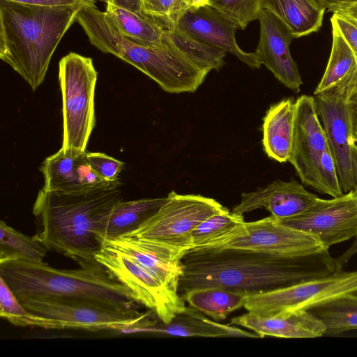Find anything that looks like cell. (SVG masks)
Masks as SVG:
<instances>
[{"label": "cell", "mask_w": 357, "mask_h": 357, "mask_svg": "<svg viewBox=\"0 0 357 357\" xmlns=\"http://www.w3.org/2000/svg\"><path fill=\"white\" fill-rule=\"evenodd\" d=\"M245 222L243 215L230 211L228 208L213 214L193 230L192 250L189 252L226 242L239 232Z\"/></svg>", "instance_id": "4316f807"}, {"label": "cell", "mask_w": 357, "mask_h": 357, "mask_svg": "<svg viewBox=\"0 0 357 357\" xmlns=\"http://www.w3.org/2000/svg\"><path fill=\"white\" fill-rule=\"evenodd\" d=\"M86 159L96 173L105 181H119L124 163L100 152H86Z\"/></svg>", "instance_id": "d590c367"}, {"label": "cell", "mask_w": 357, "mask_h": 357, "mask_svg": "<svg viewBox=\"0 0 357 357\" xmlns=\"http://www.w3.org/2000/svg\"><path fill=\"white\" fill-rule=\"evenodd\" d=\"M84 7L0 0V59L36 91L58 45Z\"/></svg>", "instance_id": "3957f363"}, {"label": "cell", "mask_w": 357, "mask_h": 357, "mask_svg": "<svg viewBox=\"0 0 357 357\" xmlns=\"http://www.w3.org/2000/svg\"><path fill=\"white\" fill-rule=\"evenodd\" d=\"M295 112L296 100L287 98L271 105L263 118L264 150L270 158L279 162L289 161Z\"/></svg>", "instance_id": "ffe728a7"}, {"label": "cell", "mask_w": 357, "mask_h": 357, "mask_svg": "<svg viewBox=\"0 0 357 357\" xmlns=\"http://www.w3.org/2000/svg\"><path fill=\"white\" fill-rule=\"evenodd\" d=\"M177 27L199 40L234 54L252 68L259 69L261 66L255 52H246L238 45L235 33L238 26L211 5L188 9Z\"/></svg>", "instance_id": "2e32d148"}, {"label": "cell", "mask_w": 357, "mask_h": 357, "mask_svg": "<svg viewBox=\"0 0 357 357\" xmlns=\"http://www.w3.org/2000/svg\"><path fill=\"white\" fill-rule=\"evenodd\" d=\"M329 12L340 13L357 22V2L333 8Z\"/></svg>", "instance_id": "b9f144b4"}, {"label": "cell", "mask_w": 357, "mask_h": 357, "mask_svg": "<svg viewBox=\"0 0 357 357\" xmlns=\"http://www.w3.org/2000/svg\"><path fill=\"white\" fill-rule=\"evenodd\" d=\"M248 293L221 287H202L183 292L182 298L190 306L219 321L243 307Z\"/></svg>", "instance_id": "484cf974"}, {"label": "cell", "mask_w": 357, "mask_h": 357, "mask_svg": "<svg viewBox=\"0 0 357 357\" xmlns=\"http://www.w3.org/2000/svg\"><path fill=\"white\" fill-rule=\"evenodd\" d=\"M332 36V47L327 66L314 94L338 85L357 71V59L353 50L333 27Z\"/></svg>", "instance_id": "f1b7e54d"}, {"label": "cell", "mask_w": 357, "mask_h": 357, "mask_svg": "<svg viewBox=\"0 0 357 357\" xmlns=\"http://www.w3.org/2000/svg\"><path fill=\"white\" fill-rule=\"evenodd\" d=\"M226 208L213 198L172 191L155 214L126 235L146 240L172 260L182 262L192 250L193 230L208 217Z\"/></svg>", "instance_id": "52a82bcc"}, {"label": "cell", "mask_w": 357, "mask_h": 357, "mask_svg": "<svg viewBox=\"0 0 357 357\" xmlns=\"http://www.w3.org/2000/svg\"><path fill=\"white\" fill-rule=\"evenodd\" d=\"M287 227L312 235L326 250L357 237V190L330 199H319L303 212L276 219Z\"/></svg>", "instance_id": "7c38bea8"}, {"label": "cell", "mask_w": 357, "mask_h": 357, "mask_svg": "<svg viewBox=\"0 0 357 357\" xmlns=\"http://www.w3.org/2000/svg\"><path fill=\"white\" fill-rule=\"evenodd\" d=\"M351 95L357 96V71L354 76Z\"/></svg>", "instance_id": "bcb514c9"}, {"label": "cell", "mask_w": 357, "mask_h": 357, "mask_svg": "<svg viewBox=\"0 0 357 357\" xmlns=\"http://www.w3.org/2000/svg\"><path fill=\"white\" fill-rule=\"evenodd\" d=\"M121 183L89 191L63 193L41 188L33 206V236L50 251L77 262L80 267L99 264L95 255L102 246L98 237L104 220L123 201Z\"/></svg>", "instance_id": "7a4b0ae2"}, {"label": "cell", "mask_w": 357, "mask_h": 357, "mask_svg": "<svg viewBox=\"0 0 357 357\" xmlns=\"http://www.w3.org/2000/svg\"><path fill=\"white\" fill-rule=\"evenodd\" d=\"M350 159L352 188L357 190V144L356 143L351 145Z\"/></svg>", "instance_id": "7bdbcfd3"}, {"label": "cell", "mask_w": 357, "mask_h": 357, "mask_svg": "<svg viewBox=\"0 0 357 357\" xmlns=\"http://www.w3.org/2000/svg\"><path fill=\"white\" fill-rule=\"evenodd\" d=\"M167 199L146 198L117 203L107 215L100 229V240H113L138 229L155 214Z\"/></svg>", "instance_id": "7402d4cb"}, {"label": "cell", "mask_w": 357, "mask_h": 357, "mask_svg": "<svg viewBox=\"0 0 357 357\" xmlns=\"http://www.w3.org/2000/svg\"><path fill=\"white\" fill-rule=\"evenodd\" d=\"M178 290L221 287L255 292L330 275L340 268L328 250L297 257L225 250L190 252L183 260Z\"/></svg>", "instance_id": "6da1fadb"}, {"label": "cell", "mask_w": 357, "mask_h": 357, "mask_svg": "<svg viewBox=\"0 0 357 357\" xmlns=\"http://www.w3.org/2000/svg\"><path fill=\"white\" fill-rule=\"evenodd\" d=\"M138 332L164 333L181 337H259L256 333L229 324H219L206 318L196 308L189 306L177 314L168 324L139 327Z\"/></svg>", "instance_id": "44dd1931"}, {"label": "cell", "mask_w": 357, "mask_h": 357, "mask_svg": "<svg viewBox=\"0 0 357 357\" xmlns=\"http://www.w3.org/2000/svg\"><path fill=\"white\" fill-rule=\"evenodd\" d=\"M313 189L332 197H337L344 194L335 162L328 145L321 155Z\"/></svg>", "instance_id": "836d02e7"}, {"label": "cell", "mask_w": 357, "mask_h": 357, "mask_svg": "<svg viewBox=\"0 0 357 357\" xmlns=\"http://www.w3.org/2000/svg\"><path fill=\"white\" fill-rule=\"evenodd\" d=\"M348 108L350 116L351 135L357 143V96L349 95L348 99Z\"/></svg>", "instance_id": "f35d334b"}, {"label": "cell", "mask_w": 357, "mask_h": 357, "mask_svg": "<svg viewBox=\"0 0 357 357\" xmlns=\"http://www.w3.org/2000/svg\"><path fill=\"white\" fill-rule=\"evenodd\" d=\"M263 9L281 20L296 38L321 28L326 8L320 0H264Z\"/></svg>", "instance_id": "603a6c76"}, {"label": "cell", "mask_w": 357, "mask_h": 357, "mask_svg": "<svg viewBox=\"0 0 357 357\" xmlns=\"http://www.w3.org/2000/svg\"><path fill=\"white\" fill-rule=\"evenodd\" d=\"M331 22L332 27L342 35L357 59V22L337 13H333Z\"/></svg>", "instance_id": "8d00e7d4"}, {"label": "cell", "mask_w": 357, "mask_h": 357, "mask_svg": "<svg viewBox=\"0 0 357 357\" xmlns=\"http://www.w3.org/2000/svg\"><path fill=\"white\" fill-rule=\"evenodd\" d=\"M357 295V271L342 268L321 278L269 290L248 292L243 307L260 317L309 308L346 295Z\"/></svg>", "instance_id": "9c48e42d"}, {"label": "cell", "mask_w": 357, "mask_h": 357, "mask_svg": "<svg viewBox=\"0 0 357 357\" xmlns=\"http://www.w3.org/2000/svg\"><path fill=\"white\" fill-rule=\"evenodd\" d=\"M323 250L326 249L315 236L283 225L270 215L245 222L240 231L223 243L190 252L231 250L289 258Z\"/></svg>", "instance_id": "30bf717a"}, {"label": "cell", "mask_w": 357, "mask_h": 357, "mask_svg": "<svg viewBox=\"0 0 357 357\" xmlns=\"http://www.w3.org/2000/svg\"></svg>", "instance_id": "681fc988"}, {"label": "cell", "mask_w": 357, "mask_h": 357, "mask_svg": "<svg viewBox=\"0 0 357 357\" xmlns=\"http://www.w3.org/2000/svg\"><path fill=\"white\" fill-rule=\"evenodd\" d=\"M188 8H197L210 5L209 0H184Z\"/></svg>", "instance_id": "f6af8a7d"}, {"label": "cell", "mask_w": 357, "mask_h": 357, "mask_svg": "<svg viewBox=\"0 0 357 357\" xmlns=\"http://www.w3.org/2000/svg\"><path fill=\"white\" fill-rule=\"evenodd\" d=\"M82 153L74 150L64 151L61 148L47 157L40 167L44 178L42 188L63 193L84 192L77 172V163Z\"/></svg>", "instance_id": "d4e9b609"}, {"label": "cell", "mask_w": 357, "mask_h": 357, "mask_svg": "<svg viewBox=\"0 0 357 357\" xmlns=\"http://www.w3.org/2000/svg\"><path fill=\"white\" fill-rule=\"evenodd\" d=\"M258 20L260 38L255 52L264 65L284 86L298 93L303 84L297 64L291 57L289 46L295 38L290 29L277 16L263 9Z\"/></svg>", "instance_id": "9a60e30c"}, {"label": "cell", "mask_w": 357, "mask_h": 357, "mask_svg": "<svg viewBox=\"0 0 357 357\" xmlns=\"http://www.w3.org/2000/svg\"><path fill=\"white\" fill-rule=\"evenodd\" d=\"M326 6V10H329L333 8L356 3L357 0H320Z\"/></svg>", "instance_id": "ee69618b"}, {"label": "cell", "mask_w": 357, "mask_h": 357, "mask_svg": "<svg viewBox=\"0 0 357 357\" xmlns=\"http://www.w3.org/2000/svg\"><path fill=\"white\" fill-rule=\"evenodd\" d=\"M354 74L338 85L314 94V97L344 193L353 189L350 151L355 142L351 135L348 99Z\"/></svg>", "instance_id": "4fadbf2b"}, {"label": "cell", "mask_w": 357, "mask_h": 357, "mask_svg": "<svg viewBox=\"0 0 357 357\" xmlns=\"http://www.w3.org/2000/svg\"><path fill=\"white\" fill-rule=\"evenodd\" d=\"M143 12L165 30H172L188 8L184 0H142Z\"/></svg>", "instance_id": "d6a6232c"}, {"label": "cell", "mask_w": 357, "mask_h": 357, "mask_svg": "<svg viewBox=\"0 0 357 357\" xmlns=\"http://www.w3.org/2000/svg\"><path fill=\"white\" fill-rule=\"evenodd\" d=\"M112 4L135 13H144L142 0H113Z\"/></svg>", "instance_id": "ab89813d"}, {"label": "cell", "mask_w": 357, "mask_h": 357, "mask_svg": "<svg viewBox=\"0 0 357 357\" xmlns=\"http://www.w3.org/2000/svg\"><path fill=\"white\" fill-rule=\"evenodd\" d=\"M0 277L19 301L49 297L99 302L136 309L131 291L100 264L59 269L43 262L12 259L0 262Z\"/></svg>", "instance_id": "277c9868"}, {"label": "cell", "mask_w": 357, "mask_h": 357, "mask_svg": "<svg viewBox=\"0 0 357 357\" xmlns=\"http://www.w3.org/2000/svg\"><path fill=\"white\" fill-rule=\"evenodd\" d=\"M107 4H112L113 0H106Z\"/></svg>", "instance_id": "c3c4849f"}, {"label": "cell", "mask_w": 357, "mask_h": 357, "mask_svg": "<svg viewBox=\"0 0 357 357\" xmlns=\"http://www.w3.org/2000/svg\"><path fill=\"white\" fill-rule=\"evenodd\" d=\"M29 312L25 326L89 331H123L155 324L149 313L85 300L31 297L20 301Z\"/></svg>", "instance_id": "8992f818"}, {"label": "cell", "mask_w": 357, "mask_h": 357, "mask_svg": "<svg viewBox=\"0 0 357 357\" xmlns=\"http://www.w3.org/2000/svg\"><path fill=\"white\" fill-rule=\"evenodd\" d=\"M319 199L294 178L289 181L275 180L264 188L242 193L241 202L231 211L243 215L264 208L275 219H284L303 212Z\"/></svg>", "instance_id": "e0dca14e"}, {"label": "cell", "mask_w": 357, "mask_h": 357, "mask_svg": "<svg viewBox=\"0 0 357 357\" xmlns=\"http://www.w3.org/2000/svg\"><path fill=\"white\" fill-rule=\"evenodd\" d=\"M96 71L91 58L70 52L59 63V83L62 96L61 149L85 151L96 126Z\"/></svg>", "instance_id": "ba28073f"}, {"label": "cell", "mask_w": 357, "mask_h": 357, "mask_svg": "<svg viewBox=\"0 0 357 357\" xmlns=\"http://www.w3.org/2000/svg\"><path fill=\"white\" fill-rule=\"evenodd\" d=\"M47 251L34 236H26L0 222V262L12 259L43 262Z\"/></svg>", "instance_id": "4dcf8cb0"}, {"label": "cell", "mask_w": 357, "mask_h": 357, "mask_svg": "<svg viewBox=\"0 0 357 357\" xmlns=\"http://www.w3.org/2000/svg\"><path fill=\"white\" fill-rule=\"evenodd\" d=\"M16 2L42 6H67L82 5L84 7H91L86 0H10Z\"/></svg>", "instance_id": "74e56055"}, {"label": "cell", "mask_w": 357, "mask_h": 357, "mask_svg": "<svg viewBox=\"0 0 357 357\" xmlns=\"http://www.w3.org/2000/svg\"><path fill=\"white\" fill-rule=\"evenodd\" d=\"M89 2V3L91 4V7H96V1L97 0H86Z\"/></svg>", "instance_id": "7dc6e473"}, {"label": "cell", "mask_w": 357, "mask_h": 357, "mask_svg": "<svg viewBox=\"0 0 357 357\" xmlns=\"http://www.w3.org/2000/svg\"><path fill=\"white\" fill-rule=\"evenodd\" d=\"M357 254V237L354 238V241L351 245L344 251L340 255L335 258L336 263L340 268H342L344 265L348 263V261Z\"/></svg>", "instance_id": "60d3db41"}, {"label": "cell", "mask_w": 357, "mask_h": 357, "mask_svg": "<svg viewBox=\"0 0 357 357\" xmlns=\"http://www.w3.org/2000/svg\"><path fill=\"white\" fill-rule=\"evenodd\" d=\"M164 43L162 47L138 43L122 35L113 25L108 24L98 36L97 47L133 66L165 92L196 91L209 71L196 64L165 36Z\"/></svg>", "instance_id": "5b68a950"}, {"label": "cell", "mask_w": 357, "mask_h": 357, "mask_svg": "<svg viewBox=\"0 0 357 357\" xmlns=\"http://www.w3.org/2000/svg\"><path fill=\"white\" fill-rule=\"evenodd\" d=\"M230 322L253 331L259 337L314 338L324 335L326 331L324 324L305 310L271 317H260L248 312Z\"/></svg>", "instance_id": "ac0fdd59"}, {"label": "cell", "mask_w": 357, "mask_h": 357, "mask_svg": "<svg viewBox=\"0 0 357 357\" xmlns=\"http://www.w3.org/2000/svg\"><path fill=\"white\" fill-rule=\"evenodd\" d=\"M314 98L302 95L296 100L293 139L289 162L303 184L314 188L321 155L328 146Z\"/></svg>", "instance_id": "5bb4252c"}, {"label": "cell", "mask_w": 357, "mask_h": 357, "mask_svg": "<svg viewBox=\"0 0 357 357\" xmlns=\"http://www.w3.org/2000/svg\"><path fill=\"white\" fill-rule=\"evenodd\" d=\"M96 260L132 293L135 301L149 309L163 324L169 323L186 305L174 291L130 257L102 243Z\"/></svg>", "instance_id": "8fae6325"}, {"label": "cell", "mask_w": 357, "mask_h": 357, "mask_svg": "<svg viewBox=\"0 0 357 357\" xmlns=\"http://www.w3.org/2000/svg\"><path fill=\"white\" fill-rule=\"evenodd\" d=\"M165 38L201 68L219 70L225 64L226 52L217 47L199 40L176 27L165 30Z\"/></svg>", "instance_id": "f546056e"}, {"label": "cell", "mask_w": 357, "mask_h": 357, "mask_svg": "<svg viewBox=\"0 0 357 357\" xmlns=\"http://www.w3.org/2000/svg\"><path fill=\"white\" fill-rule=\"evenodd\" d=\"M324 325L325 335L357 329V295H346L309 308Z\"/></svg>", "instance_id": "83f0119b"}, {"label": "cell", "mask_w": 357, "mask_h": 357, "mask_svg": "<svg viewBox=\"0 0 357 357\" xmlns=\"http://www.w3.org/2000/svg\"><path fill=\"white\" fill-rule=\"evenodd\" d=\"M210 5L222 15L245 29L252 21L258 20L263 10L264 0H209Z\"/></svg>", "instance_id": "1f68e13d"}, {"label": "cell", "mask_w": 357, "mask_h": 357, "mask_svg": "<svg viewBox=\"0 0 357 357\" xmlns=\"http://www.w3.org/2000/svg\"><path fill=\"white\" fill-rule=\"evenodd\" d=\"M105 12L113 26L136 43L155 47L164 45L165 29L144 13L138 14L107 4Z\"/></svg>", "instance_id": "cb8c5ba5"}, {"label": "cell", "mask_w": 357, "mask_h": 357, "mask_svg": "<svg viewBox=\"0 0 357 357\" xmlns=\"http://www.w3.org/2000/svg\"><path fill=\"white\" fill-rule=\"evenodd\" d=\"M29 312L24 308L9 286L0 277V316L10 324L22 326Z\"/></svg>", "instance_id": "e575fe53"}, {"label": "cell", "mask_w": 357, "mask_h": 357, "mask_svg": "<svg viewBox=\"0 0 357 357\" xmlns=\"http://www.w3.org/2000/svg\"><path fill=\"white\" fill-rule=\"evenodd\" d=\"M101 241L130 257L172 290L178 291L183 262L173 261L152 243L137 237L123 235Z\"/></svg>", "instance_id": "d6986e66"}]
</instances>
